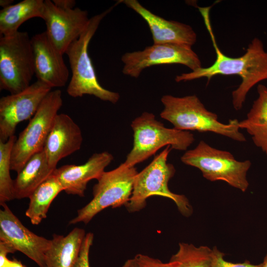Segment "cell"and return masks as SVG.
<instances>
[{
	"mask_svg": "<svg viewBox=\"0 0 267 267\" xmlns=\"http://www.w3.org/2000/svg\"><path fill=\"white\" fill-rule=\"evenodd\" d=\"M8 254L5 250L0 251V267H26L21 261L15 258L9 260L7 258Z\"/></svg>",
	"mask_w": 267,
	"mask_h": 267,
	"instance_id": "83f0119b",
	"label": "cell"
},
{
	"mask_svg": "<svg viewBox=\"0 0 267 267\" xmlns=\"http://www.w3.org/2000/svg\"><path fill=\"white\" fill-rule=\"evenodd\" d=\"M55 169L49 165L44 149L34 154L17 173L14 180V199L28 198Z\"/></svg>",
	"mask_w": 267,
	"mask_h": 267,
	"instance_id": "d6986e66",
	"label": "cell"
},
{
	"mask_svg": "<svg viewBox=\"0 0 267 267\" xmlns=\"http://www.w3.org/2000/svg\"><path fill=\"white\" fill-rule=\"evenodd\" d=\"M54 4L62 9H71L74 8L76 1L74 0H53Z\"/></svg>",
	"mask_w": 267,
	"mask_h": 267,
	"instance_id": "f1b7e54d",
	"label": "cell"
},
{
	"mask_svg": "<svg viewBox=\"0 0 267 267\" xmlns=\"http://www.w3.org/2000/svg\"><path fill=\"white\" fill-rule=\"evenodd\" d=\"M180 159L200 170L203 177L211 181L222 180L243 192L249 186L247 173L250 161L236 160L230 152L214 148L203 140L187 151Z\"/></svg>",
	"mask_w": 267,
	"mask_h": 267,
	"instance_id": "8992f818",
	"label": "cell"
},
{
	"mask_svg": "<svg viewBox=\"0 0 267 267\" xmlns=\"http://www.w3.org/2000/svg\"><path fill=\"white\" fill-rule=\"evenodd\" d=\"M131 127L133 146L124 162L130 167L146 160L164 146L183 151L195 140L194 135L188 131L167 128L156 120L153 114L147 112L136 117Z\"/></svg>",
	"mask_w": 267,
	"mask_h": 267,
	"instance_id": "5b68a950",
	"label": "cell"
},
{
	"mask_svg": "<svg viewBox=\"0 0 267 267\" xmlns=\"http://www.w3.org/2000/svg\"><path fill=\"white\" fill-rule=\"evenodd\" d=\"M31 42L37 80L51 88L65 86L69 72L63 54L52 44L45 32L35 35L31 38Z\"/></svg>",
	"mask_w": 267,
	"mask_h": 267,
	"instance_id": "5bb4252c",
	"label": "cell"
},
{
	"mask_svg": "<svg viewBox=\"0 0 267 267\" xmlns=\"http://www.w3.org/2000/svg\"><path fill=\"white\" fill-rule=\"evenodd\" d=\"M113 160L112 155L107 151L95 153L85 163L63 165L56 168L53 174L67 194L84 197L88 183L98 179Z\"/></svg>",
	"mask_w": 267,
	"mask_h": 267,
	"instance_id": "2e32d148",
	"label": "cell"
},
{
	"mask_svg": "<svg viewBox=\"0 0 267 267\" xmlns=\"http://www.w3.org/2000/svg\"><path fill=\"white\" fill-rule=\"evenodd\" d=\"M161 100L164 109L160 116L171 123L175 129L212 132L237 141H246L245 136L239 131L238 120H229L227 124L220 122L218 115L208 110L195 95L183 97L165 95Z\"/></svg>",
	"mask_w": 267,
	"mask_h": 267,
	"instance_id": "3957f363",
	"label": "cell"
},
{
	"mask_svg": "<svg viewBox=\"0 0 267 267\" xmlns=\"http://www.w3.org/2000/svg\"><path fill=\"white\" fill-rule=\"evenodd\" d=\"M139 14L147 23L153 44H176L192 46L197 35L190 26L178 21L167 20L151 12L137 0H119Z\"/></svg>",
	"mask_w": 267,
	"mask_h": 267,
	"instance_id": "9a60e30c",
	"label": "cell"
},
{
	"mask_svg": "<svg viewBox=\"0 0 267 267\" xmlns=\"http://www.w3.org/2000/svg\"><path fill=\"white\" fill-rule=\"evenodd\" d=\"M0 241L18 251L35 262L39 267H46L45 253L51 239L39 236L26 227L6 204H0Z\"/></svg>",
	"mask_w": 267,
	"mask_h": 267,
	"instance_id": "7c38bea8",
	"label": "cell"
},
{
	"mask_svg": "<svg viewBox=\"0 0 267 267\" xmlns=\"http://www.w3.org/2000/svg\"><path fill=\"white\" fill-rule=\"evenodd\" d=\"M17 137L13 135L3 142L0 141V204L14 199L13 181L10 176L11 156Z\"/></svg>",
	"mask_w": 267,
	"mask_h": 267,
	"instance_id": "cb8c5ba5",
	"label": "cell"
},
{
	"mask_svg": "<svg viewBox=\"0 0 267 267\" xmlns=\"http://www.w3.org/2000/svg\"><path fill=\"white\" fill-rule=\"evenodd\" d=\"M51 89L47 84L37 80L19 92L0 98V141L5 142L15 135L18 124L34 116Z\"/></svg>",
	"mask_w": 267,
	"mask_h": 267,
	"instance_id": "8fae6325",
	"label": "cell"
},
{
	"mask_svg": "<svg viewBox=\"0 0 267 267\" xmlns=\"http://www.w3.org/2000/svg\"><path fill=\"white\" fill-rule=\"evenodd\" d=\"M118 4L116 2L103 12L90 18L83 34L67 48L65 53L69 59L72 76L67 92L70 96L76 98L88 94L113 104L118 101L120 95L118 92L108 90L99 83L88 49L102 20Z\"/></svg>",
	"mask_w": 267,
	"mask_h": 267,
	"instance_id": "7a4b0ae2",
	"label": "cell"
},
{
	"mask_svg": "<svg viewBox=\"0 0 267 267\" xmlns=\"http://www.w3.org/2000/svg\"><path fill=\"white\" fill-rule=\"evenodd\" d=\"M89 19L86 10L78 7L62 9L56 6L52 0H44L43 19L46 25L45 32L63 54L84 32Z\"/></svg>",
	"mask_w": 267,
	"mask_h": 267,
	"instance_id": "4fadbf2b",
	"label": "cell"
},
{
	"mask_svg": "<svg viewBox=\"0 0 267 267\" xmlns=\"http://www.w3.org/2000/svg\"><path fill=\"white\" fill-rule=\"evenodd\" d=\"M171 149L170 145L167 146L147 167L136 175L132 196L125 206L129 212H136L143 209L148 197L159 195L172 200L184 216L188 217L192 214V207L187 198L183 195L171 192L168 187L169 181L176 172L174 166L167 163Z\"/></svg>",
	"mask_w": 267,
	"mask_h": 267,
	"instance_id": "277c9868",
	"label": "cell"
},
{
	"mask_svg": "<svg viewBox=\"0 0 267 267\" xmlns=\"http://www.w3.org/2000/svg\"><path fill=\"white\" fill-rule=\"evenodd\" d=\"M262 267H267V254L264 259L263 262L262 263Z\"/></svg>",
	"mask_w": 267,
	"mask_h": 267,
	"instance_id": "1f68e13d",
	"label": "cell"
},
{
	"mask_svg": "<svg viewBox=\"0 0 267 267\" xmlns=\"http://www.w3.org/2000/svg\"><path fill=\"white\" fill-rule=\"evenodd\" d=\"M85 231L75 227L67 235L54 234L45 253L46 267H74L78 258Z\"/></svg>",
	"mask_w": 267,
	"mask_h": 267,
	"instance_id": "ac0fdd59",
	"label": "cell"
},
{
	"mask_svg": "<svg viewBox=\"0 0 267 267\" xmlns=\"http://www.w3.org/2000/svg\"><path fill=\"white\" fill-rule=\"evenodd\" d=\"M170 261L178 262L179 267H211L212 249L206 246L197 247L191 244L180 243L178 250Z\"/></svg>",
	"mask_w": 267,
	"mask_h": 267,
	"instance_id": "603a6c76",
	"label": "cell"
},
{
	"mask_svg": "<svg viewBox=\"0 0 267 267\" xmlns=\"http://www.w3.org/2000/svg\"><path fill=\"white\" fill-rule=\"evenodd\" d=\"M35 74L31 38L18 31L0 38V89L19 92L31 84Z\"/></svg>",
	"mask_w": 267,
	"mask_h": 267,
	"instance_id": "52a82bcc",
	"label": "cell"
},
{
	"mask_svg": "<svg viewBox=\"0 0 267 267\" xmlns=\"http://www.w3.org/2000/svg\"><path fill=\"white\" fill-rule=\"evenodd\" d=\"M94 235L91 232L86 233L80 254L74 267H89V253L93 241Z\"/></svg>",
	"mask_w": 267,
	"mask_h": 267,
	"instance_id": "484cf974",
	"label": "cell"
},
{
	"mask_svg": "<svg viewBox=\"0 0 267 267\" xmlns=\"http://www.w3.org/2000/svg\"><path fill=\"white\" fill-rule=\"evenodd\" d=\"M198 8L210 35L216 58L210 66L202 67L189 73L177 75L175 81L187 82L206 78L209 83L216 75H238L241 78V83L232 92L233 106L235 110L238 111L242 109L250 90L258 83L267 80V52L262 41L255 38L243 55L238 57L226 56L219 48L213 31L210 18L211 6Z\"/></svg>",
	"mask_w": 267,
	"mask_h": 267,
	"instance_id": "6da1fadb",
	"label": "cell"
},
{
	"mask_svg": "<svg viewBox=\"0 0 267 267\" xmlns=\"http://www.w3.org/2000/svg\"><path fill=\"white\" fill-rule=\"evenodd\" d=\"M62 191V186L52 173L32 192L25 215L33 224L38 225L46 218L52 202Z\"/></svg>",
	"mask_w": 267,
	"mask_h": 267,
	"instance_id": "7402d4cb",
	"label": "cell"
},
{
	"mask_svg": "<svg viewBox=\"0 0 267 267\" xmlns=\"http://www.w3.org/2000/svg\"><path fill=\"white\" fill-rule=\"evenodd\" d=\"M122 267H140L134 258L127 260Z\"/></svg>",
	"mask_w": 267,
	"mask_h": 267,
	"instance_id": "f546056e",
	"label": "cell"
},
{
	"mask_svg": "<svg viewBox=\"0 0 267 267\" xmlns=\"http://www.w3.org/2000/svg\"><path fill=\"white\" fill-rule=\"evenodd\" d=\"M43 0H24L0 11V34L8 36L18 32L20 26L35 17L43 19Z\"/></svg>",
	"mask_w": 267,
	"mask_h": 267,
	"instance_id": "44dd1931",
	"label": "cell"
},
{
	"mask_svg": "<svg viewBox=\"0 0 267 267\" xmlns=\"http://www.w3.org/2000/svg\"><path fill=\"white\" fill-rule=\"evenodd\" d=\"M137 173L134 167L128 166L124 163L114 170L104 172L93 187L92 199L77 211V215L69 221V224L81 222L87 224L105 208L126 206L132 196Z\"/></svg>",
	"mask_w": 267,
	"mask_h": 267,
	"instance_id": "ba28073f",
	"label": "cell"
},
{
	"mask_svg": "<svg viewBox=\"0 0 267 267\" xmlns=\"http://www.w3.org/2000/svg\"><path fill=\"white\" fill-rule=\"evenodd\" d=\"M83 136L79 126L67 114H58L46 139L44 150L51 168L59 161L79 150Z\"/></svg>",
	"mask_w": 267,
	"mask_h": 267,
	"instance_id": "e0dca14e",
	"label": "cell"
},
{
	"mask_svg": "<svg viewBox=\"0 0 267 267\" xmlns=\"http://www.w3.org/2000/svg\"><path fill=\"white\" fill-rule=\"evenodd\" d=\"M63 104L62 92L51 90L13 146L11 170L19 172L28 160L44 149L55 117Z\"/></svg>",
	"mask_w": 267,
	"mask_h": 267,
	"instance_id": "9c48e42d",
	"label": "cell"
},
{
	"mask_svg": "<svg viewBox=\"0 0 267 267\" xmlns=\"http://www.w3.org/2000/svg\"><path fill=\"white\" fill-rule=\"evenodd\" d=\"M123 73L138 78L142 71L151 66L179 64L192 71L202 67L200 59L192 46L176 44H153L142 50L126 52L121 57Z\"/></svg>",
	"mask_w": 267,
	"mask_h": 267,
	"instance_id": "30bf717a",
	"label": "cell"
},
{
	"mask_svg": "<svg viewBox=\"0 0 267 267\" xmlns=\"http://www.w3.org/2000/svg\"><path fill=\"white\" fill-rule=\"evenodd\" d=\"M140 267H179V263L177 261H169L163 263L160 260L150 257L146 255L138 254L134 257Z\"/></svg>",
	"mask_w": 267,
	"mask_h": 267,
	"instance_id": "4316f807",
	"label": "cell"
},
{
	"mask_svg": "<svg viewBox=\"0 0 267 267\" xmlns=\"http://www.w3.org/2000/svg\"><path fill=\"white\" fill-rule=\"evenodd\" d=\"M224 254L220 251L216 247L212 249L211 267H262V264L253 265L249 261L242 263H233L224 260Z\"/></svg>",
	"mask_w": 267,
	"mask_h": 267,
	"instance_id": "d4e9b609",
	"label": "cell"
},
{
	"mask_svg": "<svg viewBox=\"0 0 267 267\" xmlns=\"http://www.w3.org/2000/svg\"><path fill=\"white\" fill-rule=\"evenodd\" d=\"M13 1V0H0V6L3 8L12 5Z\"/></svg>",
	"mask_w": 267,
	"mask_h": 267,
	"instance_id": "4dcf8cb0",
	"label": "cell"
},
{
	"mask_svg": "<svg viewBox=\"0 0 267 267\" xmlns=\"http://www.w3.org/2000/svg\"><path fill=\"white\" fill-rule=\"evenodd\" d=\"M258 96L253 102L246 118L239 122V127L245 129L254 144L267 154V87L259 84Z\"/></svg>",
	"mask_w": 267,
	"mask_h": 267,
	"instance_id": "ffe728a7",
	"label": "cell"
}]
</instances>
